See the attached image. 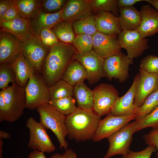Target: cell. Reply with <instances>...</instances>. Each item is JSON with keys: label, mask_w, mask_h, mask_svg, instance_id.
<instances>
[{"label": "cell", "mask_w": 158, "mask_h": 158, "mask_svg": "<svg viewBox=\"0 0 158 158\" xmlns=\"http://www.w3.org/2000/svg\"><path fill=\"white\" fill-rule=\"evenodd\" d=\"M50 47L41 73L49 88L61 79L66 68L77 53L71 44L60 42Z\"/></svg>", "instance_id": "6da1fadb"}, {"label": "cell", "mask_w": 158, "mask_h": 158, "mask_svg": "<svg viewBox=\"0 0 158 158\" xmlns=\"http://www.w3.org/2000/svg\"><path fill=\"white\" fill-rule=\"evenodd\" d=\"M101 119L93 110H87L78 107L74 112L66 116L68 138L78 142L93 140Z\"/></svg>", "instance_id": "7a4b0ae2"}, {"label": "cell", "mask_w": 158, "mask_h": 158, "mask_svg": "<svg viewBox=\"0 0 158 158\" xmlns=\"http://www.w3.org/2000/svg\"><path fill=\"white\" fill-rule=\"evenodd\" d=\"M25 88L16 83L0 91V122L18 120L26 108Z\"/></svg>", "instance_id": "3957f363"}, {"label": "cell", "mask_w": 158, "mask_h": 158, "mask_svg": "<svg viewBox=\"0 0 158 158\" xmlns=\"http://www.w3.org/2000/svg\"><path fill=\"white\" fill-rule=\"evenodd\" d=\"M36 109L40 115V122L46 129L51 130L56 136L59 148L67 149L68 144L65 139L68 134L66 124V116L49 103L41 105Z\"/></svg>", "instance_id": "277c9868"}, {"label": "cell", "mask_w": 158, "mask_h": 158, "mask_svg": "<svg viewBox=\"0 0 158 158\" xmlns=\"http://www.w3.org/2000/svg\"><path fill=\"white\" fill-rule=\"evenodd\" d=\"M40 74L36 72L31 75L25 88L26 108L30 110L49 103L50 100L49 87Z\"/></svg>", "instance_id": "5b68a950"}, {"label": "cell", "mask_w": 158, "mask_h": 158, "mask_svg": "<svg viewBox=\"0 0 158 158\" xmlns=\"http://www.w3.org/2000/svg\"><path fill=\"white\" fill-rule=\"evenodd\" d=\"M26 126L29 132V147L43 153H51L55 150L46 128L40 122L30 117L27 121Z\"/></svg>", "instance_id": "8992f818"}, {"label": "cell", "mask_w": 158, "mask_h": 158, "mask_svg": "<svg viewBox=\"0 0 158 158\" xmlns=\"http://www.w3.org/2000/svg\"><path fill=\"white\" fill-rule=\"evenodd\" d=\"M93 110L101 117L111 113L115 102L119 97V93L114 85L101 83L93 90Z\"/></svg>", "instance_id": "52a82bcc"}, {"label": "cell", "mask_w": 158, "mask_h": 158, "mask_svg": "<svg viewBox=\"0 0 158 158\" xmlns=\"http://www.w3.org/2000/svg\"><path fill=\"white\" fill-rule=\"evenodd\" d=\"M73 59L79 62L85 68L87 80L90 85H93L105 77L104 69L105 59L93 49L82 54L77 53Z\"/></svg>", "instance_id": "ba28073f"}, {"label": "cell", "mask_w": 158, "mask_h": 158, "mask_svg": "<svg viewBox=\"0 0 158 158\" xmlns=\"http://www.w3.org/2000/svg\"><path fill=\"white\" fill-rule=\"evenodd\" d=\"M135 121L128 123L121 129L108 138L109 147L103 158H110L115 155H125L130 150L135 133L134 125Z\"/></svg>", "instance_id": "9c48e42d"}, {"label": "cell", "mask_w": 158, "mask_h": 158, "mask_svg": "<svg viewBox=\"0 0 158 158\" xmlns=\"http://www.w3.org/2000/svg\"><path fill=\"white\" fill-rule=\"evenodd\" d=\"M50 49L49 47L43 43L38 35L35 34L22 42V52L23 55L39 73L41 72L44 61Z\"/></svg>", "instance_id": "30bf717a"}, {"label": "cell", "mask_w": 158, "mask_h": 158, "mask_svg": "<svg viewBox=\"0 0 158 158\" xmlns=\"http://www.w3.org/2000/svg\"><path fill=\"white\" fill-rule=\"evenodd\" d=\"M133 63V59L122 52L109 56L104 60L105 77L110 81L114 78L121 83H124L129 78V66Z\"/></svg>", "instance_id": "8fae6325"}, {"label": "cell", "mask_w": 158, "mask_h": 158, "mask_svg": "<svg viewBox=\"0 0 158 158\" xmlns=\"http://www.w3.org/2000/svg\"><path fill=\"white\" fill-rule=\"evenodd\" d=\"M118 37L120 46L126 51L130 59L138 58L149 48L148 39L142 38L137 30H122Z\"/></svg>", "instance_id": "7c38bea8"}, {"label": "cell", "mask_w": 158, "mask_h": 158, "mask_svg": "<svg viewBox=\"0 0 158 158\" xmlns=\"http://www.w3.org/2000/svg\"><path fill=\"white\" fill-rule=\"evenodd\" d=\"M135 118L134 114L116 116L110 113L99 121L92 140L97 142L108 138Z\"/></svg>", "instance_id": "4fadbf2b"}, {"label": "cell", "mask_w": 158, "mask_h": 158, "mask_svg": "<svg viewBox=\"0 0 158 158\" xmlns=\"http://www.w3.org/2000/svg\"><path fill=\"white\" fill-rule=\"evenodd\" d=\"M139 72L134 102L135 108L140 107L148 96L158 88V74L148 73L140 68Z\"/></svg>", "instance_id": "5bb4252c"}, {"label": "cell", "mask_w": 158, "mask_h": 158, "mask_svg": "<svg viewBox=\"0 0 158 158\" xmlns=\"http://www.w3.org/2000/svg\"><path fill=\"white\" fill-rule=\"evenodd\" d=\"M92 37V49L105 59L121 52L117 36L109 35L97 32Z\"/></svg>", "instance_id": "9a60e30c"}, {"label": "cell", "mask_w": 158, "mask_h": 158, "mask_svg": "<svg viewBox=\"0 0 158 158\" xmlns=\"http://www.w3.org/2000/svg\"><path fill=\"white\" fill-rule=\"evenodd\" d=\"M22 42L9 33L0 31V64L9 63L22 53Z\"/></svg>", "instance_id": "2e32d148"}, {"label": "cell", "mask_w": 158, "mask_h": 158, "mask_svg": "<svg viewBox=\"0 0 158 158\" xmlns=\"http://www.w3.org/2000/svg\"><path fill=\"white\" fill-rule=\"evenodd\" d=\"M92 14V0H68L63 8L62 18L72 23Z\"/></svg>", "instance_id": "e0dca14e"}, {"label": "cell", "mask_w": 158, "mask_h": 158, "mask_svg": "<svg viewBox=\"0 0 158 158\" xmlns=\"http://www.w3.org/2000/svg\"><path fill=\"white\" fill-rule=\"evenodd\" d=\"M139 79L138 73L135 77L132 85L126 93L116 99L110 114L116 116L134 114L135 107L134 102Z\"/></svg>", "instance_id": "ac0fdd59"}, {"label": "cell", "mask_w": 158, "mask_h": 158, "mask_svg": "<svg viewBox=\"0 0 158 158\" xmlns=\"http://www.w3.org/2000/svg\"><path fill=\"white\" fill-rule=\"evenodd\" d=\"M140 12L141 20L137 30L143 38L158 33V11L150 4L142 5Z\"/></svg>", "instance_id": "d6986e66"}, {"label": "cell", "mask_w": 158, "mask_h": 158, "mask_svg": "<svg viewBox=\"0 0 158 158\" xmlns=\"http://www.w3.org/2000/svg\"><path fill=\"white\" fill-rule=\"evenodd\" d=\"M0 28L1 31L12 34L22 42L34 35L29 20L19 15L11 20L0 22Z\"/></svg>", "instance_id": "ffe728a7"}, {"label": "cell", "mask_w": 158, "mask_h": 158, "mask_svg": "<svg viewBox=\"0 0 158 158\" xmlns=\"http://www.w3.org/2000/svg\"><path fill=\"white\" fill-rule=\"evenodd\" d=\"M63 8L54 13H47L41 8L37 13L28 20L33 34L39 36L42 29H51L56 23L63 20Z\"/></svg>", "instance_id": "44dd1931"}, {"label": "cell", "mask_w": 158, "mask_h": 158, "mask_svg": "<svg viewBox=\"0 0 158 158\" xmlns=\"http://www.w3.org/2000/svg\"><path fill=\"white\" fill-rule=\"evenodd\" d=\"M95 15L97 32L109 35L117 36L122 32L119 18L111 12H102Z\"/></svg>", "instance_id": "7402d4cb"}, {"label": "cell", "mask_w": 158, "mask_h": 158, "mask_svg": "<svg viewBox=\"0 0 158 158\" xmlns=\"http://www.w3.org/2000/svg\"><path fill=\"white\" fill-rule=\"evenodd\" d=\"M9 63L15 75L16 83L25 88L31 75L36 72L34 68L22 52Z\"/></svg>", "instance_id": "603a6c76"}, {"label": "cell", "mask_w": 158, "mask_h": 158, "mask_svg": "<svg viewBox=\"0 0 158 158\" xmlns=\"http://www.w3.org/2000/svg\"><path fill=\"white\" fill-rule=\"evenodd\" d=\"M119 18L122 30L134 31L138 29L141 22L140 11L133 6L118 8Z\"/></svg>", "instance_id": "cb8c5ba5"}, {"label": "cell", "mask_w": 158, "mask_h": 158, "mask_svg": "<svg viewBox=\"0 0 158 158\" xmlns=\"http://www.w3.org/2000/svg\"><path fill=\"white\" fill-rule=\"evenodd\" d=\"M86 70L79 62L73 59L68 65L62 75L61 79L73 86L87 79Z\"/></svg>", "instance_id": "d4e9b609"}, {"label": "cell", "mask_w": 158, "mask_h": 158, "mask_svg": "<svg viewBox=\"0 0 158 158\" xmlns=\"http://www.w3.org/2000/svg\"><path fill=\"white\" fill-rule=\"evenodd\" d=\"M73 95L78 107L87 110H93V90L84 82L79 83L73 86Z\"/></svg>", "instance_id": "484cf974"}, {"label": "cell", "mask_w": 158, "mask_h": 158, "mask_svg": "<svg viewBox=\"0 0 158 158\" xmlns=\"http://www.w3.org/2000/svg\"><path fill=\"white\" fill-rule=\"evenodd\" d=\"M60 42L71 44L75 37L72 23L62 20L51 29Z\"/></svg>", "instance_id": "4316f807"}, {"label": "cell", "mask_w": 158, "mask_h": 158, "mask_svg": "<svg viewBox=\"0 0 158 158\" xmlns=\"http://www.w3.org/2000/svg\"><path fill=\"white\" fill-rule=\"evenodd\" d=\"M18 15L28 20L41 8V1L38 0H13Z\"/></svg>", "instance_id": "83f0119b"}, {"label": "cell", "mask_w": 158, "mask_h": 158, "mask_svg": "<svg viewBox=\"0 0 158 158\" xmlns=\"http://www.w3.org/2000/svg\"><path fill=\"white\" fill-rule=\"evenodd\" d=\"M73 86L61 79L49 88L51 100H55L73 95Z\"/></svg>", "instance_id": "f1b7e54d"}, {"label": "cell", "mask_w": 158, "mask_h": 158, "mask_svg": "<svg viewBox=\"0 0 158 158\" xmlns=\"http://www.w3.org/2000/svg\"><path fill=\"white\" fill-rule=\"evenodd\" d=\"M75 34H87L93 35L97 32L95 23V15L92 14L83 19L72 22Z\"/></svg>", "instance_id": "f546056e"}, {"label": "cell", "mask_w": 158, "mask_h": 158, "mask_svg": "<svg viewBox=\"0 0 158 158\" xmlns=\"http://www.w3.org/2000/svg\"><path fill=\"white\" fill-rule=\"evenodd\" d=\"M158 106V88L146 98L142 105L136 108L134 112L135 121L144 117Z\"/></svg>", "instance_id": "4dcf8cb0"}, {"label": "cell", "mask_w": 158, "mask_h": 158, "mask_svg": "<svg viewBox=\"0 0 158 158\" xmlns=\"http://www.w3.org/2000/svg\"><path fill=\"white\" fill-rule=\"evenodd\" d=\"M75 99L70 96L55 100H51L49 103L58 111L66 116L74 112L77 109L75 105Z\"/></svg>", "instance_id": "1f68e13d"}, {"label": "cell", "mask_w": 158, "mask_h": 158, "mask_svg": "<svg viewBox=\"0 0 158 158\" xmlns=\"http://www.w3.org/2000/svg\"><path fill=\"white\" fill-rule=\"evenodd\" d=\"M92 8L93 14L102 12H108L119 17L116 0H92Z\"/></svg>", "instance_id": "d6a6232c"}, {"label": "cell", "mask_w": 158, "mask_h": 158, "mask_svg": "<svg viewBox=\"0 0 158 158\" xmlns=\"http://www.w3.org/2000/svg\"><path fill=\"white\" fill-rule=\"evenodd\" d=\"M147 127L158 128V106L143 118L135 121V132Z\"/></svg>", "instance_id": "836d02e7"}, {"label": "cell", "mask_w": 158, "mask_h": 158, "mask_svg": "<svg viewBox=\"0 0 158 158\" xmlns=\"http://www.w3.org/2000/svg\"><path fill=\"white\" fill-rule=\"evenodd\" d=\"M93 37L87 34H80L75 36L72 44L77 53L82 54L92 49Z\"/></svg>", "instance_id": "e575fe53"}, {"label": "cell", "mask_w": 158, "mask_h": 158, "mask_svg": "<svg viewBox=\"0 0 158 158\" xmlns=\"http://www.w3.org/2000/svg\"><path fill=\"white\" fill-rule=\"evenodd\" d=\"M16 83L14 72L9 63L0 65V89L5 88L9 86V84Z\"/></svg>", "instance_id": "d590c367"}, {"label": "cell", "mask_w": 158, "mask_h": 158, "mask_svg": "<svg viewBox=\"0 0 158 158\" xmlns=\"http://www.w3.org/2000/svg\"><path fill=\"white\" fill-rule=\"evenodd\" d=\"M66 0H43L41 1V8L49 13L57 12L64 7Z\"/></svg>", "instance_id": "8d00e7d4"}, {"label": "cell", "mask_w": 158, "mask_h": 158, "mask_svg": "<svg viewBox=\"0 0 158 158\" xmlns=\"http://www.w3.org/2000/svg\"><path fill=\"white\" fill-rule=\"evenodd\" d=\"M140 63V68L147 72L158 74V56L148 55L142 59Z\"/></svg>", "instance_id": "74e56055"}, {"label": "cell", "mask_w": 158, "mask_h": 158, "mask_svg": "<svg viewBox=\"0 0 158 158\" xmlns=\"http://www.w3.org/2000/svg\"><path fill=\"white\" fill-rule=\"evenodd\" d=\"M39 36L43 43L49 47L56 44L60 42L54 32L51 29H42Z\"/></svg>", "instance_id": "f35d334b"}, {"label": "cell", "mask_w": 158, "mask_h": 158, "mask_svg": "<svg viewBox=\"0 0 158 158\" xmlns=\"http://www.w3.org/2000/svg\"><path fill=\"white\" fill-rule=\"evenodd\" d=\"M156 151V148L152 146L148 145L145 149L139 152H134L129 150L122 158H150L152 154Z\"/></svg>", "instance_id": "ab89813d"}, {"label": "cell", "mask_w": 158, "mask_h": 158, "mask_svg": "<svg viewBox=\"0 0 158 158\" xmlns=\"http://www.w3.org/2000/svg\"><path fill=\"white\" fill-rule=\"evenodd\" d=\"M143 138L148 145L155 147L157 151V157L158 158V128L153 129L149 133L144 135Z\"/></svg>", "instance_id": "60d3db41"}, {"label": "cell", "mask_w": 158, "mask_h": 158, "mask_svg": "<svg viewBox=\"0 0 158 158\" xmlns=\"http://www.w3.org/2000/svg\"><path fill=\"white\" fill-rule=\"evenodd\" d=\"M13 4V0H0V22L2 21L7 11Z\"/></svg>", "instance_id": "b9f144b4"}, {"label": "cell", "mask_w": 158, "mask_h": 158, "mask_svg": "<svg viewBox=\"0 0 158 158\" xmlns=\"http://www.w3.org/2000/svg\"><path fill=\"white\" fill-rule=\"evenodd\" d=\"M18 15L17 8L13 2V4L7 11L1 21L6 22L11 20L15 18Z\"/></svg>", "instance_id": "7bdbcfd3"}, {"label": "cell", "mask_w": 158, "mask_h": 158, "mask_svg": "<svg viewBox=\"0 0 158 158\" xmlns=\"http://www.w3.org/2000/svg\"><path fill=\"white\" fill-rule=\"evenodd\" d=\"M50 158H78L76 153L71 149L65 150L63 154L56 153L52 155Z\"/></svg>", "instance_id": "ee69618b"}, {"label": "cell", "mask_w": 158, "mask_h": 158, "mask_svg": "<svg viewBox=\"0 0 158 158\" xmlns=\"http://www.w3.org/2000/svg\"><path fill=\"white\" fill-rule=\"evenodd\" d=\"M145 0H117L116 4L118 8L127 6H130L136 3Z\"/></svg>", "instance_id": "f6af8a7d"}, {"label": "cell", "mask_w": 158, "mask_h": 158, "mask_svg": "<svg viewBox=\"0 0 158 158\" xmlns=\"http://www.w3.org/2000/svg\"><path fill=\"white\" fill-rule=\"evenodd\" d=\"M27 158H47L43 152L37 150L31 152Z\"/></svg>", "instance_id": "bcb514c9"}, {"label": "cell", "mask_w": 158, "mask_h": 158, "mask_svg": "<svg viewBox=\"0 0 158 158\" xmlns=\"http://www.w3.org/2000/svg\"><path fill=\"white\" fill-rule=\"evenodd\" d=\"M11 135L4 131L0 130V139H8L11 137Z\"/></svg>", "instance_id": "7dc6e473"}, {"label": "cell", "mask_w": 158, "mask_h": 158, "mask_svg": "<svg viewBox=\"0 0 158 158\" xmlns=\"http://www.w3.org/2000/svg\"><path fill=\"white\" fill-rule=\"evenodd\" d=\"M158 11V0H145Z\"/></svg>", "instance_id": "c3c4849f"}, {"label": "cell", "mask_w": 158, "mask_h": 158, "mask_svg": "<svg viewBox=\"0 0 158 158\" xmlns=\"http://www.w3.org/2000/svg\"><path fill=\"white\" fill-rule=\"evenodd\" d=\"M3 145L4 142L2 139H0V158H2V147Z\"/></svg>", "instance_id": "681fc988"}]
</instances>
